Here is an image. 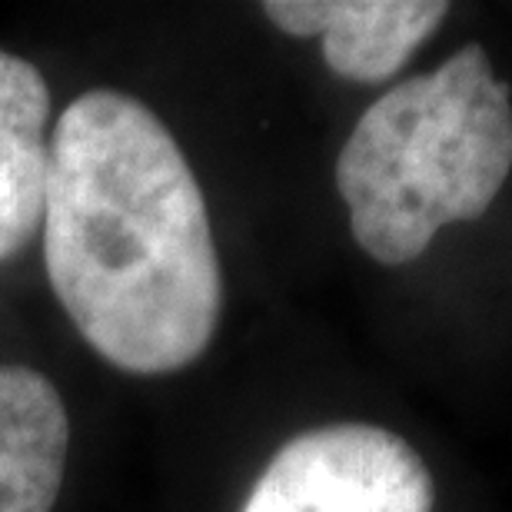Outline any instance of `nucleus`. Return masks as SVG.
Instances as JSON below:
<instances>
[{
    "instance_id": "7ed1b4c3",
    "label": "nucleus",
    "mask_w": 512,
    "mask_h": 512,
    "mask_svg": "<svg viewBox=\"0 0 512 512\" xmlns=\"http://www.w3.org/2000/svg\"><path fill=\"white\" fill-rule=\"evenodd\" d=\"M433 503V476L403 436L333 423L293 436L240 512H433Z\"/></svg>"
},
{
    "instance_id": "f03ea898",
    "label": "nucleus",
    "mask_w": 512,
    "mask_h": 512,
    "mask_svg": "<svg viewBox=\"0 0 512 512\" xmlns=\"http://www.w3.org/2000/svg\"><path fill=\"white\" fill-rule=\"evenodd\" d=\"M512 170V100L483 44L396 84L360 117L336 160V187L363 253L413 263L446 223L493 207Z\"/></svg>"
},
{
    "instance_id": "20e7f679",
    "label": "nucleus",
    "mask_w": 512,
    "mask_h": 512,
    "mask_svg": "<svg viewBox=\"0 0 512 512\" xmlns=\"http://www.w3.org/2000/svg\"><path fill=\"white\" fill-rule=\"evenodd\" d=\"M263 14L283 34L320 37L336 77L380 84L443 24V0H266Z\"/></svg>"
},
{
    "instance_id": "39448f33",
    "label": "nucleus",
    "mask_w": 512,
    "mask_h": 512,
    "mask_svg": "<svg viewBox=\"0 0 512 512\" xmlns=\"http://www.w3.org/2000/svg\"><path fill=\"white\" fill-rule=\"evenodd\" d=\"M70 419L57 386L30 366H0V512H50L64 486Z\"/></svg>"
},
{
    "instance_id": "423d86ee",
    "label": "nucleus",
    "mask_w": 512,
    "mask_h": 512,
    "mask_svg": "<svg viewBox=\"0 0 512 512\" xmlns=\"http://www.w3.org/2000/svg\"><path fill=\"white\" fill-rule=\"evenodd\" d=\"M50 90L24 57L0 50V263L44 227L50 177Z\"/></svg>"
},
{
    "instance_id": "f257e3e1",
    "label": "nucleus",
    "mask_w": 512,
    "mask_h": 512,
    "mask_svg": "<svg viewBox=\"0 0 512 512\" xmlns=\"http://www.w3.org/2000/svg\"><path fill=\"white\" fill-rule=\"evenodd\" d=\"M44 263L70 323L117 370L167 376L207 353L223 306L207 200L143 100L87 90L60 114Z\"/></svg>"
}]
</instances>
